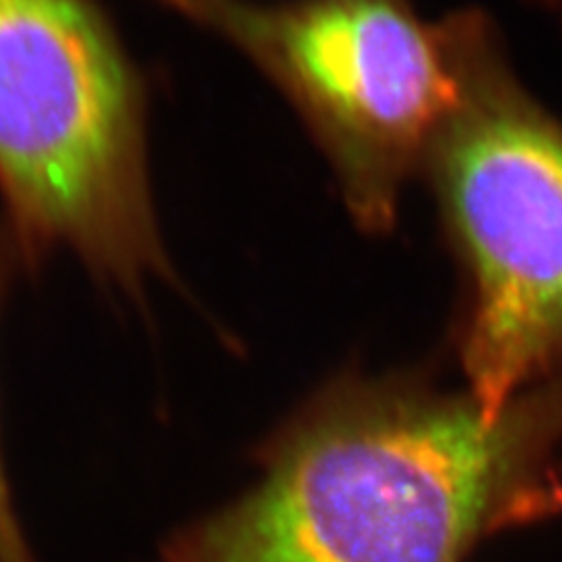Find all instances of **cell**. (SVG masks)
I'll return each mask as SVG.
<instances>
[{
    "mask_svg": "<svg viewBox=\"0 0 562 562\" xmlns=\"http://www.w3.org/2000/svg\"><path fill=\"white\" fill-rule=\"evenodd\" d=\"M234 44L278 86L362 232L398 223L457 83L440 21L413 0H161Z\"/></svg>",
    "mask_w": 562,
    "mask_h": 562,
    "instance_id": "277c9868",
    "label": "cell"
},
{
    "mask_svg": "<svg viewBox=\"0 0 562 562\" xmlns=\"http://www.w3.org/2000/svg\"><path fill=\"white\" fill-rule=\"evenodd\" d=\"M18 261H20L18 248L4 227L0 229V306L13 276V267ZM0 562H36L32 546L27 543L25 531L21 527L15 498L11 494V483L2 462V450H0Z\"/></svg>",
    "mask_w": 562,
    "mask_h": 562,
    "instance_id": "5b68a950",
    "label": "cell"
},
{
    "mask_svg": "<svg viewBox=\"0 0 562 562\" xmlns=\"http://www.w3.org/2000/svg\"><path fill=\"white\" fill-rule=\"evenodd\" d=\"M457 83L422 176L462 281L467 390L498 415L562 371V120L482 9L440 20Z\"/></svg>",
    "mask_w": 562,
    "mask_h": 562,
    "instance_id": "7a4b0ae2",
    "label": "cell"
},
{
    "mask_svg": "<svg viewBox=\"0 0 562 562\" xmlns=\"http://www.w3.org/2000/svg\"><path fill=\"white\" fill-rule=\"evenodd\" d=\"M562 517V462L548 464L508 506L504 527Z\"/></svg>",
    "mask_w": 562,
    "mask_h": 562,
    "instance_id": "8992f818",
    "label": "cell"
},
{
    "mask_svg": "<svg viewBox=\"0 0 562 562\" xmlns=\"http://www.w3.org/2000/svg\"><path fill=\"white\" fill-rule=\"evenodd\" d=\"M562 442V371L498 415L413 373L346 371L259 446L257 480L161 562H462Z\"/></svg>",
    "mask_w": 562,
    "mask_h": 562,
    "instance_id": "6da1fadb",
    "label": "cell"
},
{
    "mask_svg": "<svg viewBox=\"0 0 562 562\" xmlns=\"http://www.w3.org/2000/svg\"><path fill=\"white\" fill-rule=\"evenodd\" d=\"M0 196L21 261L71 252L130 299L171 278L140 81L90 0H0Z\"/></svg>",
    "mask_w": 562,
    "mask_h": 562,
    "instance_id": "3957f363",
    "label": "cell"
},
{
    "mask_svg": "<svg viewBox=\"0 0 562 562\" xmlns=\"http://www.w3.org/2000/svg\"><path fill=\"white\" fill-rule=\"evenodd\" d=\"M542 2H548V4H561V0H542Z\"/></svg>",
    "mask_w": 562,
    "mask_h": 562,
    "instance_id": "52a82bcc",
    "label": "cell"
},
{
    "mask_svg": "<svg viewBox=\"0 0 562 562\" xmlns=\"http://www.w3.org/2000/svg\"><path fill=\"white\" fill-rule=\"evenodd\" d=\"M561 4H562V0H561Z\"/></svg>",
    "mask_w": 562,
    "mask_h": 562,
    "instance_id": "ba28073f",
    "label": "cell"
}]
</instances>
